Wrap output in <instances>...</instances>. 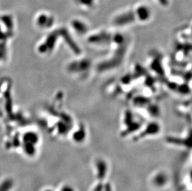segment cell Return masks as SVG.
Here are the masks:
<instances>
[{
	"mask_svg": "<svg viewBox=\"0 0 192 191\" xmlns=\"http://www.w3.org/2000/svg\"><path fill=\"white\" fill-rule=\"evenodd\" d=\"M150 183L152 188L155 189H164L169 183V177L165 171H158L151 176L150 178Z\"/></svg>",
	"mask_w": 192,
	"mask_h": 191,
	"instance_id": "6da1fadb",
	"label": "cell"
},
{
	"mask_svg": "<svg viewBox=\"0 0 192 191\" xmlns=\"http://www.w3.org/2000/svg\"><path fill=\"white\" fill-rule=\"evenodd\" d=\"M94 170L96 179L100 181L107 180L109 173V165L105 159L98 158L95 161Z\"/></svg>",
	"mask_w": 192,
	"mask_h": 191,
	"instance_id": "7a4b0ae2",
	"label": "cell"
},
{
	"mask_svg": "<svg viewBox=\"0 0 192 191\" xmlns=\"http://www.w3.org/2000/svg\"><path fill=\"white\" fill-rule=\"evenodd\" d=\"M160 130V128L159 124L153 122L148 124L145 127H143L141 130L135 135L136 137L135 139L137 141H139L144 138L145 137H147H147H150V136H156L158 134Z\"/></svg>",
	"mask_w": 192,
	"mask_h": 191,
	"instance_id": "3957f363",
	"label": "cell"
},
{
	"mask_svg": "<svg viewBox=\"0 0 192 191\" xmlns=\"http://www.w3.org/2000/svg\"><path fill=\"white\" fill-rule=\"evenodd\" d=\"M87 138V131L84 126L80 124L78 126L76 130H73V135H72V138L73 142L78 145H80L84 143Z\"/></svg>",
	"mask_w": 192,
	"mask_h": 191,
	"instance_id": "277c9868",
	"label": "cell"
},
{
	"mask_svg": "<svg viewBox=\"0 0 192 191\" xmlns=\"http://www.w3.org/2000/svg\"><path fill=\"white\" fill-rule=\"evenodd\" d=\"M97 183L93 186L91 191H112L111 184L108 183L106 180H97Z\"/></svg>",
	"mask_w": 192,
	"mask_h": 191,
	"instance_id": "5b68a950",
	"label": "cell"
},
{
	"mask_svg": "<svg viewBox=\"0 0 192 191\" xmlns=\"http://www.w3.org/2000/svg\"><path fill=\"white\" fill-rule=\"evenodd\" d=\"M13 182L11 179H6L0 183V191H11Z\"/></svg>",
	"mask_w": 192,
	"mask_h": 191,
	"instance_id": "8992f818",
	"label": "cell"
},
{
	"mask_svg": "<svg viewBox=\"0 0 192 191\" xmlns=\"http://www.w3.org/2000/svg\"><path fill=\"white\" fill-rule=\"evenodd\" d=\"M60 191H76V190L73 186L68 184L62 186V188L60 189Z\"/></svg>",
	"mask_w": 192,
	"mask_h": 191,
	"instance_id": "52a82bcc",
	"label": "cell"
},
{
	"mask_svg": "<svg viewBox=\"0 0 192 191\" xmlns=\"http://www.w3.org/2000/svg\"><path fill=\"white\" fill-rule=\"evenodd\" d=\"M45 191H53V190H51V189H48V190H45Z\"/></svg>",
	"mask_w": 192,
	"mask_h": 191,
	"instance_id": "ba28073f",
	"label": "cell"
}]
</instances>
